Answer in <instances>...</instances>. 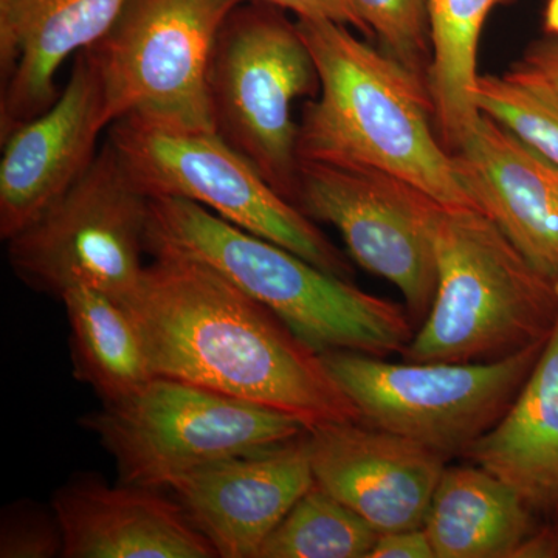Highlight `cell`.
Instances as JSON below:
<instances>
[{"mask_svg":"<svg viewBox=\"0 0 558 558\" xmlns=\"http://www.w3.org/2000/svg\"><path fill=\"white\" fill-rule=\"evenodd\" d=\"M281 10L293 11L296 17H322L355 28L368 38H374L354 0H260Z\"/></svg>","mask_w":558,"mask_h":558,"instance_id":"cell-26","label":"cell"},{"mask_svg":"<svg viewBox=\"0 0 558 558\" xmlns=\"http://www.w3.org/2000/svg\"><path fill=\"white\" fill-rule=\"evenodd\" d=\"M68 314L73 371L105 405L137 395L156 377L130 312L100 290L72 288L60 296Z\"/></svg>","mask_w":558,"mask_h":558,"instance_id":"cell-20","label":"cell"},{"mask_svg":"<svg viewBox=\"0 0 558 558\" xmlns=\"http://www.w3.org/2000/svg\"><path fill=\"white\" fill-rule=\"evenodd\" d=\"M306 432L172 481L168 488L218 557L258 558L267 537L314 486Z\"/></svg>","mask_w":558,"mask_h":558,"instance_id":"cell-14","label":"cell"},{"mask_svg":"<svg viewBox=\"0 0 558 558\" xmlns=\"http://www.w3.org/2000/svg\"><path fill=\"white\" fill-rule=\"evenodd\" d=\"M109 130L97 64L75 54L64 89L49 109L2 140L0 238L10 241L83 178Z\"/></svg>","mask_w":558,"mask_h":558,"instance_id":"cell-12","label":"cell"},{"mask_svg":"<svg viewBox=\"0 0 558 558\" xmlns=\"http://www.w3.org/2000/svg\"><path fill=\"white\" fill-rule=\"evenodd\" d=\"M519 65L542 76L558 90V36L532 44Z\"/></svg>","mask_w":558,"mask_h":558,"instance_id":"cell-28","label":"cell"},{"mask_svg":"<svg viewBox=\"0 0 558 558\" xmlns=\"http://www.w3.org/2000/svg\"><path fill=\"white\" fill-rule=\"evenodd\" d=\"M545 31L558 36V0H549L545 11Z\"/></svg>","mask_w":558,"mask_h":558,"instance_id":"cell-29","label":"cell"},{"mask_svg":"<svg viewBox=\"0 0 558 558\" xmlns=\"http://www.w3.org/2000/svg\"><path fill=\"white\" fill-rule=\"evenodd\" d=\"M128 0H0V138L57 100L72 54L109 32Z\"/></svg>","mask_w":558,"mask_h":558,"instance_id":"cell-17","label":"cell"},{"mask_svg":"<svg viewBox=\"0 0 558 558\" xmlns=\"http://www.w3.org/2000/svg\"><path fill=\"white\" fill-rule=\"evenodd\" d=\"M546 340L494 362L391 363L352 351L323 352L322 357L363 424L414 440L450 461L465 458L505 416Z\"/></svg>","mask_w":558,"mask_h":558,"instance_id":"cell-7","label":"cell"},{"mask_svg":"<svg viewBox=\"0 0 558 558\" xmlns=\"http://www.w3.org/2000/svg\"><path fill=\"white\" fill-rule=\"evenodd\" d=\"M108 142L128 178L149 199L194 202L351 281L354 270L343 252L216 132L172 130L128 117L110 124Z\"/></svg>","mask_w":558,"mask_h":558,"instance_id":"cell-6","label":"cell"},{"mask_svg":"<svg viewBox=\"0 0 558 558\" xmlns=\"http://www.w3.org/2000/svg\"><path fill=\"white\" fill-rule=\"evenodd\" d=\"M121 483L168 488L191 470L299 438L295 417L189 381L156 376L137 395L81 418Z\"/></svg>","mask_w":558,"mask_h":558,"instance_id":"cell-8","label":"cell"},{"mask_svg":"<svg viewBox=\"0 0 558 558\" xmlns=\"http://www.w3.org/2000/svg\"><path fill=\"white\" fill-rule=\"evenodd\" d=\"M242 0H128L109 32L87 49L106 119L215 132L208 72L223 22Z\"/></svg>","mask_w":558,"mask_h":558,"instance_id":"cell-9","label":"cell"},{"mask_svg":"<svg viewBox=\"0 0 558 558\" xmlns=\"http://www.w3.org/2000/svg\"><path fill=\"white\" fill-rule=\"evenodd\" d=\"M368 558H436V554L425 527H414L380 534Z\"/></svg>","mask_w":558,"mask_h":558,"instance_id":"cell-27","label":"cell"},{"mask_svg":"<svg viewBox=\"0 0 558 558\" xmlns=\"http://www.w3.org/2000/svg\"><path fill=\"white\" fill-rule=\"evenodd\" d=\"M531 508L558 502V317L534 368L497 425L465 454Z\"/></svg>","mask_w":558,"mask_h":558,"instance_id":"cell-18","label":"cell"},{"mask_svg":"<svg viewBox=\"0 0 558 558\" xmlns=\"http://www.w3.org/2000/svg\"><path fill=\"white\" fill-rule=\"evenodd\" d=\"M306 442L315 484L379 534L424 527L449 459L363 422L307 429Z\"/></svg>","mask_w":558,"mask_h":558,"instance_id":"cell-13","label":"cell"},{"mask_svg":"<svg viewBox=\"0 0 558 558\" xmlns=\"http://www.w3.org/2000/svg\"><path fill=\"white\" fill-rule=\"evenodd\" d=\"M145 250L153 258L174 255L207 264L318 354L352 351L385 359L402 354L414 337L416 326L405 307L318 269L194 202L149 199Z\"/></svg>","mask_w":558,"mask_h":558,"instance_id":"cell-3","label":"cell"},{"mask_svg":"<svg viewBox=\"0 0 558 558\" xmlns=\"http://www.w3.org/2000/svg\"><path fill=\"white\" fill-rule=\"evenodd\" d=\"M435 300L405 362H494L548 339L558 284L543 277L483 211L436 204Z\"/></svg>","mask_w":558,"mask_h":558,"instance_id":"cell-4","label":"cell"},{"mask_svg":"<svg viewBox=\"0 0 558 558\" xmlns=\"http://www.w3.org/2000/svg\"><path fill=\"white\" fill-rule=\"evenodd\" d=\"M451 157L480 211L535 270L558 284L556 165L484 113Z\"/></svg>","mask_w":558,"mask_h":558,"instance_id":"cell-15","label":"cell"},{"mask_svg":"<svg viewBox=\"0 0 558 558\" xmlns=\"http://www.w3.org/2000/svg\"><path fill=\"white\" fill-rule=\"evenodd\" d=\"M436 204L387 172L301 161L296 207L336 227L360 267L399 289L416 328L432 310L438 282Z\"/></svg>","mask_w":558,"mask_h":558,"instance_id":"cell-11","label":"cell"},{"mask_svg":"<svg viewBox=\"0 0 558 558\" xmlns=\"http://www.w3.org/2000/svg\"><path fill=\"white\" fill-rule=\"evenodd\" d=\"M62 548L61 527L54 513L50 519L32 506H16L3 515L0 557H62Z\"/></svg>","mask_w":558,"mask_h":558,"instance_id":"cell-25","label":"cell"},{"mask_svg":"<svg viewBox=\"0 0 558 558\" xmlns=\"http://www.w3.org/2000/svg\"><path fill=\"white\" fill-rule=\"evenodd\" d=\"M149 197L106 142L97 159L32 226L7 241L17 275L38 292L100 290L121 306L134 295L146 253Z\"/></svg>","mask_w":558,"mask_h":558,"instance_id":"cell-10","label":"cell"},{"mask_svg":"<svg viewBox=\"0 0 558 558\" xmlns=\"http://www.w3.org/2000/svg\"><path fill=\"white\" fill-rule=\"evenodd\" d=\"M512 0H428L432 61L427 87L444 146L453 153L472 134L476 106L480 36L488 13Z\"/></svg>","mask_w":558,"mask_h":558,"instance_id":"cell-21","label":"cell"},{"mask_svg":"<svg viewBox=\"0 0 558 558\" xmlns=\"http://www.w3.org/2000/svg\"><path fill=\"white\" fill-rule=\"evenodd\" d=\"M319 76L303 110L300 161L395 175L449 208H473L435 124L424 76L360 40L348 25L296 17Z\"/></svg>","mask_w":558,"mask_h":558,"instance_id":"cell-2","label":"cell"},{"mask_svg":"<svg viewBox=\"0 0 558 558\" xmlns=\"http://www.w3.org/2000/svg\"><path fill=\"white\" fill-rule=\"evenodd\" d=\"M123 306L156 376L281 411L306 429L362 422L322 354L207 264L154 256Z\"/></svg>","mask_w":558,"mask_h":558,"instance_id":"cell-1","label":"cell"},{"mask_svg":"<svg viewBox=\"0 0 558 558\" xmlns=\"http://www.w3.org/2000/svg\"><path fill=\"white\" fill-rule=\"evenodd\" d=\"M385 53L427 78L432 61L428 0H354Z\"/></svg>","mask_w":558,"mask_h":558,"instance_id":"cell-24","label":"cell"},{"mask_svg":"<svg viewBox=\"0 0 558 558\" xmlns=\"http://www.w3.org/2000/svg\"><path fill=\"white\" fill-rule=\"evenodd\" d=\"M53 513L65 558H215L218 553L189 513L159 488L70 481Z\"/></svg>","mask_w":558,"mask_h":558,"instance_id":"cell-16","label":"cell"},{"mask_svg":"<svg viewBox=\"0 0 558 558\" xmlns=\"http://www.w3.org/2000/svg\"><path fill=\"white\" fill-rule=\"evenodd\" d=\"M318 90L317 65L295 22L260 0L231 10L209 62L213 126L293 205L301 167L293 105Z\"/></svg>","mask_w":558,"mask_h":558,"instance_id":"cell-5","label":"cell"},{"mask_svg":"<svg viewBox=\"0 0 558 558\" xmlns=\"http://www.w3.org/2000/svg\"><path fill=\"white\" fill-rule=\"evenodd\" d=\"M476 106L558 168V90L517 65L506 75H480Z\"/></svg>","mask_w":558,"mask_h":558,"instance_id":"cell-23","label":"cell"},{"mask_svg":"<svg viewBox=\"0 0 558 558\" xmlns=\"http://www.w3.org/2000/svg\"><path fill=\"white\" fill-rule=\"evenodd\" d=\"M531 506L481 465H447L425 531L436 558L519 557L532 545Z\"/></svg>","mask_w":558,"mask_h":558,"instance_id":"cell-19","label":"cell"},{"mask_svg":"<svg viewBox=\"0 0 558 558\" xmlns=\"http://www.w3.org/2000/svg\"><path fill=\"white\" fill-rule=\"evenodd\" d=\"M379 535L314 484L267 537L258 558H368Z\"/></svg>","mask_w":558,"mask_h":558,"instance_id":"cell-22","label":"cell"}]
</instances>
